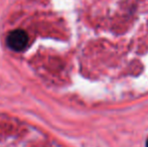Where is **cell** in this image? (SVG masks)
Listing matches in <instances>:
<instances>
[{"label":"cell","instance_id":"1","mask_svg":"<svg viewBox=\"0 0 148 147\" xmlns=\"http://www.w3.org/2000/svg\"><path fill=\"white\" fill-rule=\"evenodd\" d=\"M28 42V36L24 30L16 29L11 31L7 36V44L15 51H21L26 47Z\"/></svg>","mask_w":148,"mask_h":147},{"label":"cell","instance_id":"2","mask_svg":"<svg viewBox=\"0 0 148 147\" xmlns=\"http://www.w3.org/2000/svg\"><path fill=\"white\" fill-rule=\"evenodd\" d=\"M147 147H148V142H147Z\"/></svg>","mask_w":148,"mask_h":147}]
</instances>
